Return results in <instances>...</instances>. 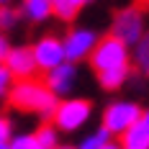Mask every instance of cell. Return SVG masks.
Returning <instances> with one entry per match:
<instances>
[{
	"mask_svg": "<svg viewBox=\"0 0 149 149\" xmlns=\"http://www.w3.org/2000/svg\"><path fill=\"white\" fill-rule=\"evenodd\" d=\"M8 103L18 108V111H26V113H39L44 118H52L59 98L52 93V88L46 85L44 80H18L10 93H8Z\"/></svg>",
	"mask_w": 149,
	"mask_h": 149,
	"instance_id": "1",
	"label": "cell"
},
{
	"mask_svg": "<svg viewBox=\"0 0 149 149\" xmlns=\"http://www.w3.org/2000/svg\"><path fill=\"white\" fill-rule=\"evenodd\" d=\"M88 62H90V67H93L95 74L108 72V70H121V67H134V62H131V46L123 44L118 36H113V33L100 36V41L93 49Z\"/></svg>",
	"mask_w": 149,
	"mask_h": 149,
	"instance_id": "2",
	"label": "cell"
},
{
	"mask_svg": "<svg viewBox=\"0 0 149 149\" xmlns=\"http://www.w3.org/2000/svg\"><path fill=\"white\" fill-rule=\"evenodd\" d=\"M90 116H93V103L88 98H64L57 105L52 123L64 134H74L90 121Z\"/></svg>",
	"mask_w": 149,
	"mask_h": 149,
	"instance_id": "3",
	"label": "cell"
},
{
	"mask_svg": "<svg viewBox=\"0 0 149 149\" xmlns=\"http://www.w3.org/2000/svg\"><path fill=\"white\" fill-rule=\"evenodd\" d=\"M111 33L118 36L123 44H129L131 49H134V46L141 41V36L147 33L144 10H141L139 5H126V8L116 10L113 21H111Z\"/></svg>",
	"mask_w": 149,
	"mask_h": 149,
	"instance_id": "4",
	"label": "cell"
},
{
	"mask_svg": "<svg viewBox=\"0 0 149 149\" xmlns=\"http://www.w3.org/2000/svg\"><path fill=\"white\" fill-rule=\"evenodd\" d=\"M141 116H144V108L136 100H113L103 108V126L113 136H121L134 123H139Z\"/></svg>",
	"mask_w": 149,
	"mask_h": 149,
	"instance_id": "5",
	"label": "cell"
},
{
	"mask_svg": "<svg viewBox=\"0 0 149 149\" xmlns=\"http://www.w3.org/2000/svg\"><path fill=\"white\" fill-rule=\"evenodd\" d=\"M64 41V54H67V62H82V59H90L93 49L98 46L100 36L95 33L93 29H85V26H77V29L67 31V36L62 39Z\"/></svg>",
	"mask_w": 149,
	"mask_h": 149,
	"instance_id": "6",
	"label": "cell"
},
{
	"mask_svg": "<svg viewBox=\"0 0 149 149\" xmlns=\"http://www.w3.org/2000/svg\"><path fill=\"white\" fill-rule=\"evenodd\" d=\"M33 57L41 72H49L54 67H59L62 62H67L64 54V41L57 36H41L36 44H33Z\"/></svg>",
	"mask_w": 149,
	"mask_h": 149,
	"instance_id": "7",
	"label": "cell"
},
{
	"mask_svg": "<svg viewBox=\"0 0 149 149\" xmlns=\"http://www.w3.org/2000/svg\"><path fill=\"white\" fill-rule=\"evenodd\" d=\"M44 82L52 88V93L57 98H67L72 93V88L77 85V64L74 62H62L59 67H54V70L46 72Z\"/></svg>",
	"mask_w": 149,
	"mask_h": 149,
	"instance_id": "8",
	"label": "cell"
},
{
	"mask_svg": "<svg viewBox=\"0 0 149 149\" xmlns=\"http://www.w3.org/2000/svg\"><path fill=\"white\" fill-rule=\"evenodd\" d=\"M5 67L10 70L15 80H31L39 64H36V57H33V46H15L10 49L8 59H5Z\"/></svg>",
	"mask_w": 149,
	"mask_h": 149,
	"instance_id": "9",
	"label": "cell"
},
{
	"mask_svg": "<svg viewBox=\"0 0 149 149\" xmlns=\"http://www.w3.org/2000/svg\"><path fill=\"white\" fill-rule=\"evenodd\" d=\"M118 141L123 149H149V129L144 126V121H139L126 134L118 136Z\"/></svg>",
	"mask_w": 149,
	"mask_h": 149,
	"instance_id": "10",
	"label": "cell"
},
{
	"mask_svg": "<svg viewBox=\"0 0 149 149\" xmlns=\"http://www.w3.org/2000/svg\"><path fill=\"white\" fill-rule=\"evenodd\" d=\"M21 13L33 23H41L49 15H54V0H23Z\"/></svg>",
	"mask_w": 149,
	"mask_h": 149,
	"instance_id": "11",
	"label": "cell"
},
{
	"mask_svg": "<svg viewBox=\"0 0 149 149\" xmlns=\"http://www.w3.org/2000/svg\"><path fill=\"white\" fill-rule=\"evenodd\" d=\"M131 70L134 67H121V70H108V72L98 74V85L103 90H118L126 85V80L131 77Z\"/></svg>",
	"mask_w": 149,
	"mask_h": 149,
	"instance_id": "12",
	"label": "cell"
},
{
	"mask_svg": "<svg viewBox=\"0 0 149 149\" xmlns=\"http://www.w3.org/2000/svg\"><path fill=\"white\" fill-rule=\"evenodd\" d=\"M90 0H54V15L59 18V21H74L77 13L88 5Z\"/></svg>",
	"mask_w": 149,
	"mask_h": 149,
	"instance_id": "13",
	"label": "cell"
},
{
	"mask_svg": "<svg viewBox=\"0 0 149 149\" xmlns=\"http://www.w3.org/2000/svg\"><path fill=\"white\" fill-rule=\"evenodd\" d=\"M131 62H134V67L144 77H149V31L141 36V41L131 49Z\"/></svg>",
	"mask_w": 149,
	"mask_h": 149,
	"instance_id": "14",
	"label": "cell"
},
{
	"mask_svg": "<svg viewBox=\"0 0 149 149\" xmlns=\"http://www.w3.org/2000/svg\"><path fill=\"white\" fill-rule=\"evenodd\" d=\"M108 141H113V134L105 129L103 123H100V129H95V131H90L82 141H80V149H103Z\"/></svg>",
	"mask_w": 149,
	"mask_h": 149,
	"instance_id": "15",
	"label": "cell"
},
{
	"mask_svg": "<svg viewBox=\"0 0 149 149\" xmlns=\"http://www.w3.org/2000/svg\"><path fill=\"white\" fill-rule=\"evenodd\" d=\"M57 131H59V129H57L54 123H44V126L36 131V136H39V141H41L46 149H57L59 147V144H57Z\"/></svg>",
	"mask_w": 149,
	"mask_h": 149,
	"instance_id": "16",
	"label": "cell"
},
{
	"mask_svg": "<svg viewBox=\"0 0 149 149\" xmlns=\"http://www.w3.org/2000/svg\"><path fill=\"white\" fill-rule=\"evenodd\" d=\"M10 149H46V147L39 141L36 134H23V136H15L10 141Z\"/></svg>",
	"mask_w": 149,
	"mask_h": 149,
	"instance_id": "17",
	"label": "cell"
},
{
	"mask_svg": "<svg viewBox=\"0 0 149 149\" xmlns=\"http://www.w3.org/2000/svg\"><path fill=\"white\" fill-rule=\"evenodd\" d=\"M13 82V74H10V70L5 67V62H0V95H5V93H10V85Z\"/></svg>",
	"mask_w": 149,
	"mask_h": 149,
	"instance_id": "18",
	"label": "cell"
},
{
	"mask_svg": "<svg viewBox=\"0 0 149 149\" xmlns=\"http://www.w3.org/2000/svg\"><path fill=\"white\" fill-rule=\"evenodd\" d=\"M15 21H18V13H15L13 8L3 5V13H0V29H13Z\"/></svg>",
	"mask_w": 149,
	"mask_h": 149,
	"instance_id": "19",
	"label": "cell"
},
{
	"mask_svg": "<svg viewBox=\"0 0 149 149\" xmlns=\"http://www.w3.org/2000/svg\"><path fill=\"white\" fill-rule=\"evenodd\" d=\"M5 139H10V123H8V118L0 116V141H5Z\"/></svg>",
	"mask_w": 149,
	"mask_h": 149,
	"instance_id": "20",
	"label": "cell"
},
{
	"mask_svg": "<svg viewBox=\"0 0 149 149\" xmlns=\"http://www.w3.org/2000/svg\"><path fill=\"white\" fill-rule=\"evenodd\" d=\"M8 54H10V44H8V39H5V36H0V62L8 59Z\"/></svg>",
	"mask_w": 149,
	"mask_h": 149,
	"instance_id": "21",
	"label": "cell"
},
{
	"mask_svg": "<svg viewBox=\"0 0 149 149\" xmlns=\"http://www.w3.org/2000/svg\"><path fill=\"white\" fill-rule=\"evenodd\" d=\"M103 149H123V147H121V141H108Z\"/></svg>",
	"mask_w": 149,
	"mask_h": 149,
	"instance_id": "22",
	"label": "cell"
},
{
	"mask_svg": "<svg viewBox=\"0 0 149 149\" xmlns=\"http://www.w3.org/2000/svg\"><path fill=\"white\" fill-rule=\"evenodd\" d=\"M141 121H144V126L149 129V108H144V116H141Z\"/></svg>",
	"mask_w": 149,
	"mask_h": 149,
	"instance_id": "23",
	"label": "cell"
},
{
	"mask_svg": "<svg viewBox=\"0 0 149 149\" xmlns=\"http://www.w3.org/2000/svg\"><path fill=\"white\" fill-rule=\"evenodd\" d=\"M0 149H10V144H5V141H0Z\"/></svg>",
	"mask_w": 149,
	"mask_h": 149,
	"instance_id": "24",
	"label": "cell"
},
{
	"mask_svg": "<svg viewBox=\"0 0 149 149\" xmlns=\"http://www.w3.org/2000/svg\"><path fill=\"white\" fill-rule=\"evenodd\" d=\"M57 149H80V147H62V144H59V147H57Z\"/></svg>",
	"mask_w": 149,
	"mask_h": 149,
	"instance_id": "25",
	"label": "cell"
},
{
	"mask_svg": "<svg viewBox=\"0 0 149 149\" xmlns=\"http://www.w3.org/2000/svg\"><path fill=\"white\" fill-rule=\"evenodd\" d=\"M8 3H10V0H0V5H8Z\"/></svg>",
	"mask_w": 149,
	"mask_h": 149,
	"instance_id": "26",
	"label": "cell"
},
{
	"mask_svg": "<svg viewBox=\"0 0 149 149\" xmlns=\"http://www.w3.org/2000/svg\"><path fill=\"white\" fill-rule=\"evenodd\" d=\"M0 13H3V5H0Z\"/></svg>",
	"mask_w": 149,
	"mask_h": 149,
	"instance_id": "27",
	"label": "cell"
}]
</instances>
